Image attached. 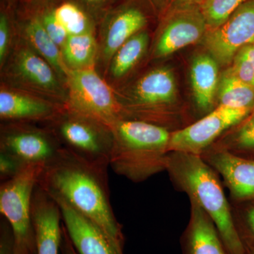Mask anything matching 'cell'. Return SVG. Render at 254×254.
Returning <instances> with one entry per match:
<instances>
[{"label":"cell","mask_w":254,"mask_h":254,"mask_svg":"<svg viewBox=\"0 0 254 254\" xmlns=\"http://www.w3.org/2000/svg\"><path fill=\"white\" fill-rule=\"evenodd\" d=\"M61 113V112H60ZM58 116L57 135L71 152L87 163L108 170L113 147V133L109 127L98 120L71 109L67 116Z\"/></svg>","instance_id":"5b68a950"},{"label":"cell","mask_w":254,"mask_h":254,"mask_svg":"<svg viewBox=\"0 0 254 254\" xmlns=\"http://www.w3.org/2000/svg\"><path fill=\"white\" fill-rule=\"evenodd\" d=\"M230 68L231 72L246 84L254 87V46L247 45L239 51Z\"/></svg>","instance_id":"4316f807"},{"label":"cell","mask_w":254,"mask_h":254,"mask_svg":"<svg viewBox=\"0 0 254 254\" xmlns=\"http://www.w3.org/2000/svg\"><path fill=\"white\" fill-rule=\"evenodd\" d=\"M53 199L59 205L64 227L78 254H124L98 224L63 200Z\"/></svg>","instance_id":"9c48e42d"},{"label":"cell","mask_w":254,"mask_h":254,"mask_svg":"<svg viewBox=\"0 0 254 254\" xmlns=\"http://www.w3.org/2000/svg\"><path fill=\"white\" fill-rule=\"evenodd\" d=\"M62 148L46 132L12 127L6 128L1 135L0 151L11 155L23 165H46Z\"/></svg>","instance_id":"8fae6325"},{"label":"cell","mask_w":254,"mask_h":254,"mask_svg":"<svg viewBox=\"0 0 254 254\" xmlns=\"http://www.w3.org/2000/svg\"><path fill=\"white\" fill-rule=\"evenodd\" d=\"M113 147L110 166L120 176L141 182L165 171L171 132L155 124L123 118L110 127Z\"/></svg>","instance_id":"3957f363"},{"label":"cell","mask_w":254,"mask_h":254,"mask_svg":"<svg viewBox=\"0 0 254 254\" xmlns=\"http://www.w3.org/2000/svg\"><path fill=\"white\" fill-rule=\"evenodd\" d=\"M211 55L195 57L190 68V80L197 106L203 111L211 110L218 89V66Z\"/></svg>","instance_id":"e0dca14e"},{"label":"cell","mask_w":254,"mask_h":254,"mask_svg":"<svg viewBox=\"0 0 254 254\" xmlns=\"http://www.w3.org/2000/svg\"><path fill=\"white\" fill-rule=\"evenodd\" d=\"M146 24V18L138 9L130 8L119 13L110 23L104 46L106 58H112L119 48Z\"/></svg>","instance_id":"d6986e66"},{"label":"cell","mask_w":254,"mask_h":254,"mask_svg":"<svg viewBox=\"0 0 254 254\" xmlns=\"http://www.w3.org/2000/svg\"><path fill=\"white\" fill-rule=\"evenodd\" d=\"M252 111L218 105L195 123L171 132L169 151L201 156L220 135L243 121Z\"/></svg>","instance_id":"52a82bcc"},{"label":"cell","mask_w":254,"mask_h":254,"mask_svg":"<svg viewBox=\"0 0 254 254\" xmlns=\"http://www.w3.org/2000/svg\"><path fill=\"white\" fill-rule=\"evenodd\" d=\"M16 69L23 81L46 93H58L60 83L57 73L48 62L29 49L18 52L16 58Z\"/></svg>","instance_id":"ac0fdd59"},{"label":"cell","mask_w":254,"mask_h":254,"mask_svg":"<svg viewBox=\"0 0 254 254\" xmlns=\"http://www.w3.org/2000/svg\"><path fill=\"white\" fill-rule=\"evenodd\" d=\"M26 165L4 152L0 151V180L4 182L17 175Z\"/></svg>","instance_id":"f1b7e54d"},{"label":"cell","mask_w":254,"mask_h":254,"mask_svg":"<svg viewBox=\"0 0 254 254\" xmlns=\"http://www.w3.org/2000/svg\"><path fill=\"white\" fill-rule=\"evenodd\" d=\"M42 23L52 40L59 48L60 47L63 48L65 42L67 40L68 35L66 30L55 18L53 13L46 15L42 20Z\"/></svg>","instance_id":"83f0119b"},{"label":"cell","mask_w":254,"mask_h":254,"mask_svg":"<svg viewBox=\"0 0 254 254\" xmlns=\"http://www.w3.org/2000/svg\"><path fill=\"white\" fill-rule=\"evenodd\" d=\"M61 254H78L68 237L63 224V240L61 245Z\"/></svg>","instance_id":"1f68e13d"},{"label":"cell","mask_w":254,"mask_h":254,"mask_svg":"<svg viewBox=\"0 0 254 254\" xmlns=\"http://www.w3.org/2000/svg\"><path fill=\"white\" fill-rule=\"evenodd\" d=\"M248 0H203L201 11L209 29L221 26Z\"/></svg>","instance_id":"d4e9b609"},{"label":"cell","mask_w":254,"mask_h":254,"mask_svg":"<svg viewBox=\"0 0 254 254\" xmlns=\"http://www.w3.org/2000/svg\"><path fill=\"white\" fill-rule=\"evenodd\" d=\"M71 109L110 127L125 118L121 106L106 82L92 68L69 70Z\"/></svg>","instance_id":"8992f818"},{"label":"cell","mask_w":254,"mask_h":254,"mask_svg":"<svg viewBox=\"0 0 254 254\" xmlns=\"http://www.w3.org/2000/svg\"><path fill=\"white\" fill-rule=\"evenodd\" d=\"M60 113L54 105L46 101L1 90L0 92V117L6 121L53 120Z\"/></svg>","instance_id":"2e32d148"},{"label":"cell","mask_w":254,"mask_h":254,"mask_svg":"<svg viewBox=\"0 0 254 254\" xmlns=\"http://www.w3.org/2000/svg\"><path fill=\"white\" fill-rule=\"evenodd\" d=\"M9 41V28L7 18L1 14L0 17V63L2 64L6 57Z\"/></svg>","instance_id":"4dcf8cb0"},{"label":"cell","mask_w":254,"mask_h":254,"mask_svg":"<svg viewBox=\"0 0 254 254\" xmlns=\"http://www.w3.org/2000/svg\"><path fill=\"white\" fill-rule=\"evenodd\" d=\"M208 26L200 10L189 8L175 13L159 38L155 55L165 58L203 39Z\"/></svg>","instance_id":"5bb4252c"},{"label":"cell","mask_w":254,"mask_h":254,"mask_svg":"<svg viewBox=\"0 0 254 254\" xmlns=\"http://www.w3.org/2000/svg\"><path fill=\"white\" fill-rule=\"evenodd\" d=\"M62 53L64 63L71 70L91 68L96 57V41L91 33L68 36Z\"/></svg>","instance_id":"7402d4cb"},{"label":"cell","mask_w":254,"mask_h":254,"mask_svg":"<svg viewBox=\"0 0 254 254\" xmlns=\"http://www.w3.org/2000/svg\"><path fill=\"white\" fill-rule=\"evenodd\" d=\"M247 231L251 240L254 241V206L248 210L246 216Z\"/></svg>","instance_id":"d6a6232c"},{"label":"cell","mask_w":254,"mask_h":254,"mask_svg":"<svg viewBox=\"0 0 254 254\" xmlns=\"http://www.w3.org/2000/svg\"><path fill=\"white\" fill-rule=\"evenodd\" d=\"M31 215L36 254H60L63 240V218L59 205L37 185L31 202Z\"/></svg>","instance_id":"7c38bea8"},{"label":"cell","mask_w":254,"mask_h":254,"mask_svg":"<svg viewBox=\"0 0 254 254\" xmlns=\"http://www.w3.org/2000/svg\"><path fill=\"white\" fill-rule=\"evenodd\" d=\"M203 45L222 65L233 61L239 51L254 41V0L246 1L221 26L209 29Z\"/></svg>","instance_id":"ba28073f"},{"label":"cell","mask_w":254,"mask_h":254,"mask_svg":"<svg viewBox=\"0 0 254 254\" xmlns=\"http://www.w3.org/2000/svg\"><path fill=\"white\" fill-rule=\"evenodd\" d=\"M148 44V36L144 31H140L124 43L113 57L110 71L114 77H122L129 71L144 54Z\"/></svg>","instance_id":"603a6c76"},{"label":"cell","mask_w":254,"mask_h":254,"mask_svg":"<svg viewBox=\"0 0 254 254\" xmlns=\"http://www.w3.org/2000/svg\"><path fill=\"white\" fill-rule=\"evenodd\" d=\"M190 222L184 237L185 254H229L213 220L190 200Z\"/></svg>","instance_id":"9a60e30c"},{"label":"cell","mask_w":254,"mask_h":254,"mask_svg":"<svg viewBox=\"0 0 254 254\" xmlns=\"http://www.w3.org/2000/svg\"><path fill=\"white\" fill-rule=\"evenodd\" d=\"M246 254H254V246L250 245H245Z\"/></svg>","instance_id":"836d02e7"},{"label":"cell","mask_w":254,"mask_h":254,"mask_svg":"<svg viewBox=\"0 0 254 254\" xmlns=\"http://www.w3.org/2000/svg\"><path fill=\"white\" fill-rule=\"evenodd\" d=\"M182 1H185V2L192 4V3L199 2V1H202V0H182Z\"/></svg>","instance_id":"e575fe53"},{"label":"cell","mask_w":254,"mask_h":254,"mask_svg":"<svg viewBox=\"0 0 254 254\" xmlns=\"http://www.w3.org/2000/svg\"><path fill=\"white\" fill-rule=\"evenodd\" d=\"M44 166L28 164L14 177L1 182L0 212L12 232L14 254H36L31 202Z\"/></svg>","instance_id":"277c9868"},{"label":"cell","mask_w":254,"mask_h":254,"mask_svg":"<svg viewBox=\"0 0 254 254\" xmlns=\"http://www.w3.org/2000/svg\"><path fill=\"white\" fill-rule=\"evenodd\" d=\"M252 45H253V46H254V43H252Z\"/></svg>","instance_id":"8d00e7d4"},{"label":"cell","mask_w":254,"mask_h":254,"mask_svg":"<svg viewBox=\"0 0 254 254\" xmlns=\"http://www.w3.org/2000/svg\"><path fill=\"white\" fill-rule=\"evenodd\" d=\"M0 254H14V240L11 227L3 221L0 232Z\"/></svg>","instance_id":"f546056e"},{"label":"cell","mask_w":254,"mask_h":254,"mask_svg":"<svg viewBox=\"0 0 254 254\" xmlns=\"http://www.w3.org/2000/svg\"><path fill=\"white\" fill-rule=\"evenodd\" d=\"M38 186L91 219L124 250L123 227L110 201L108 170L98 168L62 148L45 165Z\"/></svg>","instance_id":"6da1fadb"},{"label":"cell","mask_w":254,"mask_h":254,"mask_svg":"<svg viewBox=\"0 0 254 254\" xmlns=\"http://www.w3.org/2000/svg\"><path fill=\"white\" fill-rule=\"evenodd\" d=\"M166 171L190 199L213 220L229 254H246L245 242L232 217L221 185L213 169L200 155L172 151Z\"/></svg>","instance_id":"7a4b0ae2"},{"label":"cell","mask_w":254,"mask_h":254,"mask_svg":"<svg viewBox=\"0 0 254 254\" xmlns=\"http://www.w3.org/2000/svg\"><path fill=\"white\" fill-rule=\"evenodd\" d=\"M53 14L67 32L68 36L91 33L89 21L86 14L72 3H64L58 6Z\"/></svg>","instance_id":"cb8c5ba5"},{"label":"cell","mask_w":254,"mask_h":254,"mask_svg":"<svg viewBox=\"0 0 254 254\" xmlns=\"http://www.w3.org/2000/svg\"><path fill=\"white\" fill-rule=\"evenodd\" d=\"M219 105L234 109H254V87L246 84L227 69L218 85Z\"/></svg>","instance_id":"44dd1931"},{"label":"cell","mask_w":254,"mask_h":254,"mask_svg":"<svg viewBox=\"0 0 254 254\" xmlns=\"http://www.w3.org/2000/svg\"><path fill=\"white\" fill-rule=\"evenodd\" d=\"M201 157L222 175L235 200L254 199V160L219 148L207 150Z\"/></svg>","instance_id":"4fadbf2b"},{"label":"cell","mask_w":254,"mask_h":254,"mask_svg":"<svg viewBox=\"0 0 254 254\" xmlns=\"http://www.w3.org/2000/svg\"><path fill=\"white\" fill-rule=\"evenodd\" d=\"M236 131L219 148L235 153L236 151L254 150V109L243 120Z\"/></svg>","instance_id":"484cf974"},{"label":"cell","mask_w":254,"mask_h":254,"mask_svg":"<svg viewBox=\"0 0 254 254\" xmlns=\"http://www.w3.org/2000/svg\"><path fill=\"white\" fill-rule=\"evenodd\" d=\"M26 36L32 46L51 65L58 76L67 77L68 70L58 45L47 33L39 18L31 20L26 26Z\"/></svg>","instance_id":"ffe728a7"},{"label":"cell","mask_w":254,"mask_h":254,"mask_svg":"<svg viewBox=\"0 0 254 254\" xmlns=\"http://www.w3.org/2000/svg\"><path fill=\"white\" fill-rule=\"evenodd\" d=\"M177 87L173 71L168 68L153 70L143 76L135 87L136 110L144 117L143 121L158 125L166 107L176 99Z\"/></svg>","instance_id":"30bf717a"},{"label":"cell","mask_w":254,"mask_h":254,"mask_svg":"<svg viewBox=\"0 0 254 254\" xmlns=\"http://www.w3.org/2000/svg\"><path fill=\"white\" fill-rule=\"evenodd\" d=\"M86 1H89V2L99 3L102 2V1H104L105 0H86Z\"/></svg>","instance_id":"d590c367"}]
</instances>
